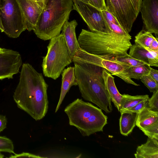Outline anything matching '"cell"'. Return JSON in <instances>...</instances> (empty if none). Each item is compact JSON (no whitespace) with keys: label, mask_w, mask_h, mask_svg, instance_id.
<instances>
[{"label":"cell","mask_w":158,"mask_h":158,"mask_svg":"<svg viewBox=\"0 0 158 158\" xmlns=\"http://www.w3.org/2000/svg\"><path fill=\"white\" fill-rule=\"evenodd\" d=\"M22 66L13 98L19 108L35 120H39L44 117L48 111V85L42 73L38 72L31 64L26 63Z\"/></svg>","instance_id":"6da1fadb"},{"label":"cell","mask_w":158,"mask_h":158,"mask_svg":"<svg viewBox=\"0 0 158 158\" xmlns=\"http://www.w3.org/2000/svg\"><path fill=\"white\" fill-rule=\"evenodd\" d=\"M74 63L75 78L81 97L106 113L111 112V100L105 88L103 68L88 63Z\"/></svg>","instance_id":"7a4b0ae2"},{"label":"cell","mask_w":158,"mask_h":158,"mask_svg":"<svg viewBox=\"0 0 158 158\" xmlns=\"http://www.w3.org/2000/svg\"><path fill=\"white\" fill-rule=\"evenodd\" d=\"M131 36L114 32L105 33L82 29L78 41L80 48L86 52L109 59L124 55L132 45Z\"/></svg>","instance_id":"3957f363"},{"label":"cell","mask_w":158,"mask_h":158,"mask_svg":"<svg viewBox=\"0 0 158 158\" xmlns=\"http://www.w3.org/2000/svg\"><path fill=\"white\" fill-rule=\"evenodd\" d=\"M64 111L69 124L77 128L83 136L102 131L107 123V117L102 109L81 99L78 98L70 103Z\"/></svg>","instance_id":"277c9868"},{"label":"cell","mask_w":158,"mask_h":158,"mask_svg":"<svg viewBox=\"0 0 158 158\" xmlns=\"http://www.w3.org/2000/svg\"><path fill=\"white\" fill-rule=\"evenodd\" d=\"M73 5L72 0H48L33 31L37 36L45 41L60 34Z\"/></svg>","instance_id":"5b68a950"},{"label":"cell","mask_w":158,"mask_h":158,"mask_svg":"<svg viewBox=\"0 0 158 158\" xmlns=\"http://www.w3.org/2000/svg\"><path fill=\"white\" fill-rule=\"evenodd\" d=\"M47 48V53L43 57L42 64L43 74L55 80L72 63V59L61 33L51 39Z\"/></svg>","instance_id":"8992f818"},{"label":"cell","mask_w":158,"mask_h":158,"mask_svg":"<svg viewBox=\"0 0 158 158\" xmlns=\"http://www.w3.org/2000/svg\"><path fill=\"white\" fill-rule=\"evenodd\" d=\"M0 17L4 32L10 37L17 38L27 29L25 18L17 0H1Z\"/></svg>","instance_id":"52a82bcc"},{"label":"cell","mask_w":158,"mask_h":158,"mask_svg":"<svg viewBox=\"0 0 158 158\" xmlns=\"http://www.w3.org/2000/svg\"><path fill=\"white\" fill-rule=\"evenodd\" d=\"M107 10L129 33L140 12L143 0H106Z\"/></svg>","instance_id":"ba28073f"},{"label":"cell","mask_w":158,"mask_h":158,"mask_svg":"<svg viewBox=\"0 0 158 158\" xmlns=\"http://www.w3.org/2000/svg\"><path fill=\"white\" fill-rule=\"evenodd\" d=\"M74 63H86L104 68L111 75L120 77L125 82L135 86L136 84L129 78L127 70L130 66L114 59H109L89 53L80 48L72 59Z\"/></svg>","instance_id":"9c48e42d"},{"label":"cell","mask_w":158,"mask_h":158,"mask_svg":"<svg viewBox=\"0 0 158 158\" xmlns=\"http://www.w3.org/2000/svg\"><path fill=\"white\" fill-rule=\"evenodd\" d=\"M76 10L91 31L105 33L113 32L104 17L101 10L81 0H72Z\"/></svg>","instance_id":"30bf717a"},{"label":"cell","mask_w":158,"mask_h":158,"mask_svg":"<svg viewBox=\"0 0 158 158\" xmlns=\"http://www.w3.org/2000/svg\"><path fill=\"white\" fill-rule=\"evenodd\" d=\"M22 65L21 56L18 52L0 48V80L12 79L19 72Z\"/></svg>","instance_id":"8fae6325"},{"label":"cell","mask_w":158,"mask_h":158,"mask_svg":"<svg viewBox=\"0 0 158 158\" xmlns=\"http://www.w3.org/2000/svg\"><path fill=\"white\" fill-rule=\"evenodd\" d=\"M25 18L27 29L34 31L39 18L48 0L35 1L32 0H17Z\"/></svg>","instance_id":"7c38bea8"},{"label":"cell","mask_w":158,"mask_h":158,"mask_svg":"<svg viewBox=\"0 0 158 158\" xmlns=\"http://www.w3.org/2000/svg\"><path fill=\"white\" fill-rule=\"evenodd\" d=\"M145 31L158 35V0H143L140 10Z\"/></svg>","instance_id":"4fadbf2b"},{"label":"cell","mask_w":158,"mask_h":158,"mask_svg":"<svg viewBox=\"0 0 158 158\" xmlns=\"http://www.w3.org/2000/svg\"><path fill=\"white\" fill-rule=\"evenodd\" d=\"M78 25L75 20L70 22L67 21L64 24L61 34L65 40L71 58L80 48L77 39L75 29Z\"/></svg>","instance_id":"5bb4252c"},{"label":"cell","mask_w":158,"mask_h":158,"mask_svg":"<svg viewBox=\"0 0 158 158\" xmlns=\"http://www.w3.org/2000/svg\"><path fill=\"white\" fill-rule=\"evenodd\" d=\"M129 49L128 54L131 57L150 66L158 67V52L148 50L135 43Z\"/></svg>","instance_id":"9a60e30c"},{"label":"cell","mask_w":158,"mask_h":158,"mask_svg":"<svg viewBox=\"0 0 158 158\" xmlns=\"http://www.w3.org/2000/svg\"><path fill=\"white\" fill-rule=\"evenodd\" d=\"M62 83L59 100L55 113L59 110L66 94L73 86L77 85L75 75L74 67L69 66L64 69L62 73Z\"/></svg>","instance_id":"2e32d148"},{"label":"cell","mask_w":158,"mask_h":158,"mask_svg":"<svg viewBox=\"0 0 158 158\" xmlns=\"http://www.w3.org/2000/svg\"><path fill=\"white\" fill-rule=\"evenodd\" d=\"M102 76L105 88L108 91L111 101L119 111L122 95L118 90L115 84L114 77L104 68L102 69Z\"/></svg>","instance_id":"e0dca14e"},{"label":"cell","mask_w":158,"mask_h":158,"mask_svg":"<svg viewBox=\"0 0 158 158\" xmlns=\"http://www.w3.org/2000/svg\"><path fill=\"white\" fill-rule=\"evenodd\" d=\"M136 158H158V140L148 138L146 142L137 148Z\"/></svg>","instance_id":"ac0fdd59"},{"label":"cell","mask_w":158,"mask_h":158,"mask_svg":"<svg viewBox=\"0 0 158 158\" xmlns=\"http://www.w3.org/2000/svg\"><path fill=\"white\" fill-rule=\"evenodd\" d=\"M158 120V111L147 106L138 113L136 125L141 130Z\"/></svg>","instance_id":"d6986e66"},{"label":"cell","mask_w":158,"mask_h":158,"mask_svg":"<svg viewBox=\"0 0 158 158\" xmlns=\"http://www.w3.org/2000/svg\"><path fill=\"white\" fill-rule=\"evenodd\" d=\"M121 114L119 119L120 132L122 135L127 136L136 126L138 113L123 112Z\"/></svg>","instance_id":"ffe728a7"},{"label":"cell","mask_w":158,"mask_h":158,"mask_svg":"<svg viewBox=\"0 0 158 158\" xmlns=\"http://www.w3.org/2000/svg\"><path fill=\"white\" fill-rule=\"evenodd\" d=\"M122 95V98L119 111L132 107L141 102L148 100L149 98L148 95L132 96L124 94Z\"/></svg>","instance_id":"44dd1931"},{"label":"cell","mask_w":158,"mask_h":158,"mask_svg":"<svg viewBox=\"0 0 158 158\" xmlns=\"http://www.w3.org/2000/svg\"><path fill=\"white\" fill-rule=\"evenodd\" d=\"M151 68L150 65L144 64L134 67H130L127 70V73L130 78L139 80L143 76H148Z\"/></svg>","instance_id":"7402d4cb"},{"label":"cell","mask_w":158,"mask_h":158,"mask_svg":"<svg viewBox=\"0 0 158 158\" xmlns=\"http://www.w3.org/2000/svg\"><path fill=\"white\" fill-rule=\"evenodd\" d=\"M155 38L152 33L143 29L135 36V43L148 49Z\"/></svg>","instance_id":"603a6c76"},{"label":"cell","mask_w":158,"mask_h":158,"mask_svg":"<svg viewBox=\"0 0 158 158\" xmlns=\"http://www.w3.org/2000/svg\"><path fill=\"white\" fill-rule=\"evenodd\" d=\"M114 60L127 64L131 67H134L145 64L142 61L133 58L127 53L124 55L115 57Z\"/></svg>","instance_id":"cb8c5ba5"},{"label":"cell","mask_w":158,"mask_h":158,"mask_svg":"<svg viewBox=\"0 0 158 158\" xmlns=\"http://www.w3.org/2000/svg\"><path fill=\"white\" fill-rule=\"evenodd\" d=\"M0 152L15 154L13 142L6 136H0Z\"/></svg>","instance_id":"d4e9b609"},{"label":"cell","mask_w":158,"mask_h":158,"mask_svg":"<svg viewBox=\"0 0 158 158\" xmlns=\"http://www.w3.org/2000/svg\"><path fill=\"white\" fill-rule=\"evenodd\" d=\"M141 130L148 138L158 140V120Z\"/></svg>","instance_id":"484cf974"},{"label":"cell","mask_w":158,"mask_h":158,"mask_svg":"<svg viewBox=\"0 0 158 158\" xmlns=\"http://www.w3.org/2000/svg\"><path fill=\"white\" fill-rule=\"evenodd\" d=\"M140 79L151 92L153 93L158 90V82L148 76H143Z\"/></svg>","instance_id":"4316f807"},{"label":"cell","mask_w":158,"mask_h":158,"mask_svg":"<svg viewBox=\"0 0 158 158\" xmlns=\"http://www.w3.org/2000/svg\"><path fill=\"white\" fill-rule=\"evenodd\" d=\"M148 100L141 102L132 107L120 110L119 112L120 113L125 112L138 113L144 107L148 106Z\"/></svg>","instance_id":"83f0119b"},{"label":"cell","mask_w":158,"mask_h":158,"mask_svg":"<svg viewBox=\"0 0 158 158\" xmlns=\"http://www.w3.org/2000/svg\"><path fill=\"white\" fill-rule=\"evenodd\" d=\"M106 21L110 29L114 33L121 35L126 36H131L129 33L126 31L120 25L116 24L108 21Z\"/></svg>","instance_id":"f1b7e54d"},{"label":"cell","mask_w":158,"mask_h":158,"mask_svg":"<svg viewBox=\"0 0 158 158\" xmlns=\"http://www.w3.org/2000/svg\"><path fill=\"white\" fill-rule=\"evenodd\" d=\"M148 106L152 110L158 111V90L153 94L148 101Z\"/></svg>","instance_id":"f546056e"},{"label":"cell","mask_w":158,"mask_h":158,"mask_svg":"<svg viewBox=\"0 0 158 158\" xmlns=\"http://www.w3.org/2000/svg\"><path fill=\"white\" fill-rule=\"evenodd\" d=\"M88 3L101 10H107L105 0H88Z\"/></svg>","instance_id":"4dcf8cb0"},{"label":"cell","mask_w":158,"mask_h":158,"mask_svg":"<svg viewBox=\"0 0 158 158\" xmlns=\"http://www.w3.org/2000/svg\"><path fill=\"white\" fill-rule=\"evenodd\" d=\"M39 156L36 155L34 154L28 152H23L19 154H15L14 155H11L9 157L10 158H43Z\"/></svg>","instance_id":"1f68e13d"},{"label":"cell","mask_w":158,"mask_h":158,"mask_svg":"<svg viewBox=\"0 0 158 158\" xmlns=\"http://www.w3.org/2000/svg\"><path fill=\"white\" fill-rule=\"evenodd\" d=\"M101 11L104 17L106 20L108 21L116 24L120 25L114 16L107 10H101Z\"/></svg>","instance_id":"d6a6232c"},{"label":"cell","mask_w":158,"mask_h":158,"mask_svg":"<svg viewBox=\"0 0 158 158\" xmlns=\"http://www.w3.org/2000/svg\"><path fill=\"white\" fill-rule=\"evenodd\" d=\"M7 122L6 116L0 114V133L6 128Z\"/></svg>","instance_id":"836d02e7"},{"label":"cell","mask_w":158,"mask_h":158,"mask_svg":"<svg viewBox=\"0 0 158 158\" xmlns=\"http://www.w3.org/2000/svg\"><path fill=\"white\" fill-rule=\"evenodd\" d=\"M146 49L155 52H158V38H155L149 48Z\"/></svg>","instance_id":"e575fe53"},{"label":"cell","mask_w":158,"mask_h":158,"mask_svg":"<svg viewBox=\"0 0 158 158\" xmlns=\"http://www.w3.org/2000/svg\"><path fill=\"white\" fill-rule=\"evenodd\" d=\"M148 76L158 82V71L157 70L151 68Z\"/></svg>","instance_id":"d590c367"},{"label":"cell","mask_w":158,"mask_h":158,"mask_svg":"<svg viewBox=\"0 0 158 158\" xmlns=\"http://www.w3.org/2000/svg\"><path fill=\"white\" fill-rule=\"evenodd\" d=\"M0 30L1 32H4V29L2 26L1 19V18L0 17Z\"/></svg>","instance_id":"8d00e7d4"},{"label":"cell","mask_w":158,"mask_h":158,"mask_svg":"<svg viewBox=\"0 0 158 158\" xmlns=\"http://www.w3.org/2000/svg\"><path fill=\"white\" fill-rule=\"evenodd\" d=\"M4 157V155L2 154L0 152V158H3Z\"/></svg>","instance_id":"74e56055"},{"label":"cell","mask_w":158,"mask_h":158,"mask_svg":"<svg viewBox=\"0 0 158 158\" xmlns=\"http://www.w3.org/2000/svg\"><path fill=\"white\" fill-rule=\"evenodd\" d=\"M32 0L35 1L42 2V1H46L47 0Z\"/></svg>","instance_id":"f35d334b"},{"label":"cell","mask_w":158,"mask_h":158,"mask_svg":"<svg viewBox=\"0 0 158 158\" xmlns=\"http://www.w3.org/2000/svg\"><path fill=\"white\" fill-rule=\"evenodd\" d=\"M81 0L83 1L84 2H87V3H88V0Z\"/></svg>","instance_id":"ab89813d"},{"label":"cell","mask_w":158,"mask_h":158,"mask_svg":"<svg viewBox=\"0 0 158 158\" xmlns=\"http://www.w3.org/2000/svg\"><path fill=\"white\" fill-rule=\"evenodd\" d=\"M0 1H1V0H0Z\"/></svg>","instance_id":"60d3db41"}]
</instances>
